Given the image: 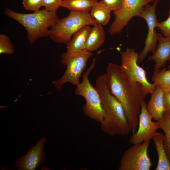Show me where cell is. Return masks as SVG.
<instances>
[{
  "label": "cell",
  "instance_id": "44dd1931",
  "mask_svg": "<svg viewBox=\"0 0 170 170\" xmlns=\"http://www.w3.org/2000/svg\"><path fill=\"white\" fill-rule=\"evenodd\" d=\"M159 129L164 133L163 145L166 153L170 161V116L164 112L162 117L157 121Z\"/></svg>",
  "mask_w": 170,
  "mask_h": 170
},
{
  "label": "cell",
  "instance_id": "f1b7e54d",
  "mask_svg": "<svg viewBox=\"0 0 170 170\" xmlns=\"http://www.w3.org/2000/svg\"><path fill=\"white\" fill-rule=\"evenodd\" d=\"M168 69L169 70H170V64H169V65L168 66Z\"/></svg>",
  "mask_w": 170,
  "mask_h": 170
},
{
  "label": "cell",
  "instance_id": "4fadbf2b",
  "mask_svg": "<svg viewBox=\"0 0 170 170\" xmlns=\"http://www.w3.org/2000/svg\"><path fill=\"white\" fill-rule=\"evenodd\" d=\"M158 42V45L155 51L147 60V62L150 60L155 62L154 72L158 71L167 61H170V37H165L162 34H159Z\"/></svg>",
  "mask_w": 170,
  "mask_h": 170
},
{
  "label": "cell",
  "instance_id": "4316f807",
  "mask_svg": "<svg viewBox=\"0 0 170 170\" xmlns=\"http://www.w3.org/2000/svg\"><path fill=\"white\" fill-rule=\"evenodd\" d=\"M164 112L170 116V92L164 93Z\"/></svg>",
  "mask_w": 170,
  "mask_h": 170
},
{
  "label": "cell",
  "instance_id": "603a6c76",
  "mask_svg": "<svg viewBox=\"0 0 170 170\" xmlns=\"http://www.w3.org/2000/svg\"><path fill=\"white\" fill-rule=\"evenodd\" d=\"M22 4L25 9L34 12L43 6L42 0H22Z\"/></svg>",
  "mask_w": 170,
  "mask_h": 170
},
{
  "label": "cell",
  "instance_id": "d4e9b609",
  "mask_svg": "<svg viewBox=\"0 0 170 170\" xmlns=\"http://www.w3.org/2000/svg\"><path fill=\"white\" fill-rule=\"evenodd\" d=\"M63 0H42L43 6L47 10L57 11Z\"/></svg>",
  "mask_w": 170,
  "mask_h": 170
},
{
  "label": "cell",
  "instance_id": "484cf974",
  "mask_svg": "<svg viewBox=\"0 0 170 170\" xmlns=\"http://www.w3.org/2000/svg\"><path fill=\"white\" fill-rule=\"evenodd\" d=\"M122 0H101L100 2L108 9L115 11L120 7Z\"/></svg>",
  "mask_w": 170,
  "mask_h": 170
},
{
  "label": "cell",
  "instance_id": "2e32d148",
  "mask_svg": "<svg viewBox=\"0 0 170 170\" xmlns=\"http://www.w3.org/2000/svg\"><path fill=\"white\" fill-rule=\"evenodd\" d=\"M93 26L90 30L84 49L91 52L100 48L105 39L103 26L97 24Z\"/></svg>",
  "mask_w": 170,
  "mask_h": 170
},
{
  "label": "cell",
  "instance_id": "9a60e30c",
  "mask_svg": "<svg viewBox=\"0 0 170 170\" xmlns=\"http://www.w3.org/2000/svg\"><path fill=\"white\" fill-rule=\"evenodd\" d=\"M90 29L89 26H85L76 32L66 45V52L74 54L84 50Z\"/></svg>",
  "mask_w": 170,
  "mask_h": 170
},
{
  "label": "cell",
  "instance_id": "e0dca14e",
  "mask_svg": "<svg viewBox=\"0 0 170 170\" xmlns=\"http://www.w3.org/2000/svg\"><path fill=\"white\" fill-rule=\"evenodd\" d=\"M164 136L162 133L156 132L152 139L158 157L156 170H170V161L166 153L163 145Z\"/></svg>",
  "mask_w": 170,
  "mask_h": 170
},
{
  "label": "cell",
  "instance_id": "ac0fdd59",
  "mask_svg": "<svg viewBox=\"0 0 170 170\" xmlns=\"http://www.w3.org/2000/svg\"><path fill=\"white\" fill-rule=\"evenodd\" d=\"M97 0H63L60 7L72 11L89 13Z\"/></svg>",
  "mask_w": 170,
  "mask_h": 170
},
{
  "label": "cell",
  "instance_id": "9c48e42d",
  "mask_svg": "<svg viewBox=\"0 0 170 170\" xmlns=\"http://www.w3.org/2000/svg\"><path fill=\"white\" fill-rule=\"evenodd\" d=\"M150 140L133 144L124 153L119 170H150L152 163L148 153Z\"/></svg>",
  "mask_w": 170,
  "mask_h": 170
},
{
  "label": "cell",
  "instance_id": "7a4b0ae2",
  "mask_svg": "<svg viewBox=\"0 0 170 170\" xmlns=\"http://www.w3.org/2000/svg\"><path fill=\"white\" fill-rule=\"evenodd\" d=\"M95 88L100 99L103 117L100 124L101 130L110 135H125L131 130L123 108L117 99L109 92L105 74L98 77Z\"/></svg>",
  "mask_w": 170,
  "mask_h": 170
},
{
  "label": "cell",
  "instance_id": "83f0119b",
  "mask_svg": "<svg viewBox=\"0 0 170 170\" xmlns=\"http://www.w3.org/2000/svg\"><path fill=\"white\" fill-rule=\"evenodd\" d=\"M41 170H50V169L49 168H47V167L45 166H43L41 167Z\"/></svg>",
  "mask_w": 170,
  "mask_h": 170
},
{
  "label": "cell",
  "instance_id": "7c38bea8",
  "mask_svg": "<svg viewBox=\"0 0 170 170\" xmlns=\"http://www.w3.org/2000/svg\"><path fill=\"white\" fill-rule=\"evenodd\" d=\"M46 141L45 137L41 138L25 155L15 161L14 165L18 170H34L44 162V147Z\"/></svg>",
  "mask_w": 170,
  "mask_h": 170
},
{
  "label": "cell",
  "instance_id": "8992f818",
  "mask_svg": "<svg viewBox=\"0 0 170 170\" xmlns=\"http://www.w3.org/2000/svg\"><path fill=\"white\" fill-rule=\"evenodd\" d=\"M96 57L88 70L83 74L81 82L76 86L74 94L82 96L85 99L86 103L83 107L84 114L90 119L100 123L103 117V112L99 94L96 89L91 84L88 76L94 68Z\"/></svg>",
  "mask_w": 170,
  "mask_h": 170
},
{
  "label": "cell",
  "instance_id": "8fae6325",
  "mask_svg": "<svg viewBox=\"0 0 170 170\" xmlns=\"http://www.w3.org/2000/svg\"><path fill=\"white\" fill-rule=\"evenodd\" d=\"M147 105L144 100L141 104L138 129L129 139V142L133 144H141L152 139L156 131L159 129L158 122L153 121L152 117L148 112Z\"/></svg>",
  "mask_w": 170,
  "mask_h": 170
},
{
  "label": "cell",
  "instance_id": "ba28073f",
  "mask_svg": "<svg viewBox=\"0 0 170 170\" xmlns=\"http://www.w3.org/2000/svg\"><path fill=\"white\" fill-rule=\"evenodd\" d=\"M154 0H122L120 8L113 11L115 16L108 32L111 35L120 34L129 20L135 16L140 17L144 6Z\"/></svg>",
  "mask_w": 170,
  "mask_h": 170
},
{
  "label": "cell",
  "instance_id": "ffe728a7",
  "mask_svg": "<svg viewBox=\"0 0 170 170\" xmlns=\"http://www.w3.org/2000/svg\"><path fill=\"white\" fill-rule=\"evenodd\" d=\"M152 80L164 93L170 92V70L164 68L156 72H153Z\"/></svg>",
  "mask_w": 170,
  "mask_h": 170
},
{
  "label": "cell",
  "instance_id": "7402d4cb",
  "mask_svg": "<svg viewBox=\"0 0 170 170\" xmlns=\"http://www.w3.org/2000/svg\"><path fill=\"white\" fill-rule=\"evenodd\" d=\"M14 52L13 44L7 35L0 34V54H12Z\"/></svg>",
  "mask_w": 170,
  "mask_h": 170
},
{
  "label": "cell",
  "instance_id": "5bb4252c",
  "mask_svg": "<svg viewBox=\"0 0 170 170\" xmlns=\"http://www.w3.org/2000/svg\"><path fill=\"white\" fill-rule=\"evenodd\" d=\"M150 101L146 106L147 111L152 118L156 121L161 119L165 112L164 93L157 86L151 94Z\"/></svg>",
  "mask_w": 170,
  "mask_h": 170
},
{
  "label": "cell",
  "instance_id": "277c9868",
  "mask_svg": "<svg viewBox=\"0 0 170 170\" xmlns=\"http://www.w3.org/2000/svg\"><path fill=\"white\" fill-rule=\"evenodd\" d=\"M97 24L89 13L71 11L67 16L58 19L50 28L49 37L56 43L67 45L72 36L81 28Z\"/></svg>",
  "mask_w": 170,
  "mask_h": 170
},
{
  "label": "cell",
  "instance_id": "3957f363",
  "mask_svg": "<svg viewBox=\"0 0 170 170\" xmlns=\"http://www.w3.org/2000/svg\"><path fill=\"white\" fill-rule=\"evenodd\" d=\"M5 14L22 25L27 31L29 43L34 44L39 38L49 36V27L58 19L57 11H49L45 8L30 14H23L6 8Z\"/></svg>",
  "mask_w": 170,
  "mask_h": 170
},
{
  "label": "cell",
  "instance_id": "6da1fadb",
  "mask_svg": "<svg viewBox=\"0 0 170 170\" xmlns=\"http://www.w3.org/2000/svg\"><path fill=\"white\" fill-rule=\"evenodd\" d=\"M105 74L108 90L122 106L133 133L139 124L141 104L147 94L140 83H134L126 76L120 65L109 62Z\"/></svg>",
  "mask_w": 170,
  "mask_h": 170
},
{
  "label": "cell",
  "instance_id": "30bf717a",
  "mask_svg": "<svg viewBox=\"0 0 170 170\" xmlns=\"http://www.w3.org/2000/svg\"><path fill=\"white\" fill-rule=\"evenodd\" d=\"M159 1V0H155L152 5L149 3L146 4L140 16L145 20L147 23L148 32L145 41L144 47L139 55L138 62L139 63L143 61L149 52L154 53L157 47L159 34L155 31V28L158 22L155 10Z\"/></svg>",
  "mask_w": 170,
  "mask_h": 170
},
{
  "label": "cell",
  "instance_id": "52a82bcc",
  "mask_svg": "<svg viewBox=\"0 0 170 170\" xmlns=\"http://www.w3.org/2000/svg\"><path fill=\"white\" fill-rule=\"evenodd\" d=\"M121 54L120 66L124 74L131 82L140 83L147 95L151 94L156 86L148 81L145 70L138 65V53L133 48H127Z\"/></svg>",
  "mask_w": 170,
  "mask_h": 170
},
{
  "label": "cell",
  "instance_id": "5b68a950",
  "mask_svg": "<svg viewBox=\"0 0 170 170\" xmlns=\"http://www.w3.org/2000/svg\"><path fill=\"white\" fill-rule=\"evenodd\" d=\"M92 55L91 52L86 50L74 54L63 53L61 55L60 62L62 65L66 66V68L60 79L52 82L56 88L61 91L63 85L67 82L78 85L80 83L79 78L82 73Z\"/></svg>",
  "mask_w": 170,
  "mask_h": 170
},
{
  "label": "cell",
  "instance_id": "d6986e66",
  "mask_svg": "<svg viewBox=\"0 0 170 170\" xmlns=\"http://www.w3.org/2000/svg\"><path fill=\"white\" fill-rule=\"evenodd\" d=\"M110 12L100 1H98L92 6L90 14L98 24L103 26L109 22L110 17Z\"/></svg>",
  "mask_w": 170,
  "mask_h": 170
},
{
  "label": "cell",
  "instance_id": "cb8c5ba5",
  "mask_svg": "<svg viewBox=\"0 0 170 170\" xmlns=\"http://www.w3.org/2000/svg\"><path fill=\"white\" fill-rule=\"evenodd\" d=\"M168 16L165 20L158 22L156 27L162 32L165 37H170V10L168 12Z\"/></svg>",
  "mask_w": 170,
  "mask_h": 170
}]
</instances>
